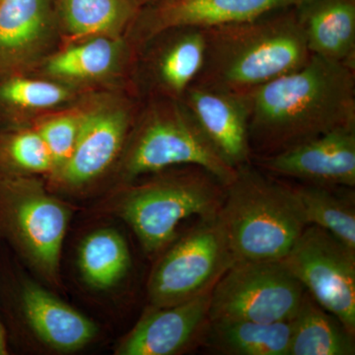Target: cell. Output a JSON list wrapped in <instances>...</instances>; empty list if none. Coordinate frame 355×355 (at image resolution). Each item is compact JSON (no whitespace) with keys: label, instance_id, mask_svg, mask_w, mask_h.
Wrapping results in <instances>:
<instances>
[{"label":"cell","instance_id":"cell-1","mask_svg":"<svg viewBox=\"0 0 355 355\" xmlns=\"http://www.w3.org/2000/svg\"><path fill=\"white\" fill-rule=\"evenodd\" d=\"M244 96L253 159L355 125V69L317 55Z\"/></svg>","mask_w":355,"mask_h":355},{"label":"cell","instance_id":"cell-2","mask_svg":"<svg viewBox=\"0 0 355 355\" xmlns=\"http://www.w3.org/2000/svg\"><path fill=\"white\" fill-rule=\"evenodd\" d=\"M205 53L195 83L245 95L312 57L296 7L205 28Z\"/></svg>","mask_w":355,"mask_h":355},{"label":"cell","instance_id":"cell-3","mask_svg":"<svg viewBox=\"0 0 355 355\" xmlns=\"http://www.w3.org/2000/svg\"><path fill=\"white\" fill-rule=\"evenodd\" d=\"M218 219L236 261H282L308 226L293 184L253 163L236 170Z\"/></svg>","mask_w":355,"mask_h":355},{"label":"cell","instance_id":"cell-4","mask_svg":"<svg viewBox=\"0 0 355 355\" xmlns=\"http://www.w3.org/2000/svg\"><path fill=\"white\" fill-rule=\"evenodd\" d=\"M155 174L128 188L116 205L148 254L164 250L184 219L218 216L226 196V184L200 166H176Z\"/></svg>","mask_w":355,"mask_h":355},{"label":"cell","instance_id":"cell-5","mask_svg":"<svg viewBox=\"0 0 355 355\" xmlns=\"http://www.w3.org/2000/svg\"><path fill=\"white\" fill-rule=\"evenodd\" d=\"M128 142L121 174L128 181L176 167L205 168L226 186L236 170L214 153L181 100L153 99Z\"/></svg>","mask_w":355,"mask_h":355},{"label":"cell","instance_id":"cell-6","mask_svg":"<svg viewBox=\"0 0 355 355\" xmlns=\"http://www.w3.org/2000/svg\"><path fill=\"white\" fill-rule=\"evenodd\" d=\"M69 219L64 203L32 178L0 175V238L53 282Z\"/></svg>","mask_w":355,"mask_h":355},{"label":"cell","instance_id":"cell-7","mask_svg":"<svg viewBox=\"0 0 355 355\" xmlns=\"http://www.w3.org/2000/svg\"><path fill=\"white\" fill-rule=\"evenodd\" d=\"M165 249L147 286L154 307L178 304L211 291L236 261L218 216L200 218Z\"/></svg>","mask_w":355,"mask_h":355},{"label":"cell","instance_id":"cell-8","mask_svg":"<svg viewBox=\"0 0 355 355\" xmlns=\"http://www.w3.org/2000/svg\"><path fill=\"white\" fill-rule=\"evenodd\" d=\"M305 289L282 261H236L210 295L209 321H291Z\"/></svg>","mask_w":355,"mask_h":355},{"label":"cell","instance_id":"cell-9","mask_svg":"<svg viewBox=\"0 0 355 355\" xmlns=\"http://www.w3.org/2000/svg\"><path fill=\"white\" fill-rule=\"evenodd\" d=\"M282 261L322 307L355 334V250L308 225Z\"/></svg>","mask_w":355,"mask_h":355},{"label":"cell","instance_id":"cell-10","mask_svg":"<svg viewBox=\"0 0 355 355\" xmlns=\"http://www.w3.org/2000/svg\"><path fill=\"white\" fill-rule=\"evenodd\" d=\"M252 163L275 177L330 188H354L355 125L324 133Z\"/></svg>","mask_w":355,"mask_h":355},{"label":"cell","instance_id":"cell-11","mask_svg":"<svg viewBox=\"0 0 355 355\" xmlns=\"http://www.w3.org/2000/svg\"><path fill=\"white\" fill-rule=\"evenodd\" d=\"M307 0H162L142 7L130 26L133 40L146 44L159 33L180 27L209 28L251 20L297 7Z\"/></svg>","mask_w":355,"mask_h":355},{"label":"cell","instance_id":"cell-12","mask_svg":"<svg viewBox=\"0 0 355 355\" xmlns=\"http://www.w3.org/2000/svg\"><path fill=\"white\" fill-rule=\"evenodd\" d=\"M181 101L223 162L235 170L252 163L244 95L193 83Z\"/></svg>","mask_w":355,"mask_h":355},{"label":"cell","instance_id":"cell-13","mask_svg":"<svg viewBox=\"0 0 355 355\" xmlns=\"http://www.w3.org/2000/svg\"><path fill=\"white\" fill-rule=\"evenodd\" d=\"M133 121L128 103L100 105L83 113L73 153L55 174L60 183L78 188L106 171L127 142Z\"/></svg>","mask_w":355,"mask_h":355},{"label":"cell","instance_id":"cell-14","mask_svg":"<svg viewBox=\"0 0 355 355\" xmlns=\"http://www.w3.org/2000/svg\"><path fill=\"white\" fill-rule=\"evenodd\" d=\"M211 291L175 305L153 306L123 338L116 354L175 355L186 352L200 342L209 322Z\"/></svg>","mask_w":355,"mask_h":355},{"label":"cell","instance_id":"cell-15","mask_svg":"<svg viewBox=\"0 0 355 355\" xmlns=\"http://www.w3.org/2000/svg\"><path fill=\"white\" fill-rule=\"evenodd\" d=\"M148 41L155 43L144 64L151 92L155 94L153 99L181 100L202 69L205 29L174 28Z\"/></svg>","mask_w":355,"mask_h":355},{"label":"cell","instance_id":"cell-16","mask_svg":"<svg viewBox=\"0 0 355 355\" xmlns=\"http://www.w3.org/2000/svg\"><path fill=\"white\" fill-rule=\"evenodd\" d=\"M15 288V302L26 324L51 349L76 352L94 340L96 324L51 292L27 279Z\"/></svg>","mask_w":355,"mask_h":355},{"label":"cell","instance_id":"cell-17","mask_svg":"<svg viewBox=\"0 0 355 355\" xmlns=\"http://www.w3.org/2000/svg\"><path fill=\"white\" fill-rule=\"evenodd\" d=\"M53 0H0V77L19 74L50 42Z\"/></svg>","mask_w":355,"mask_h":355},{"label":"cell","instance_id":"cell-18","mask_svg":"<svg viewBox=\"0 0 355 355\" xmlns=\"http://www.w3.org/2000/svg\"><path fill=\"white\" fill-rule=\"evenodd\" d=\"M296 10L312 55L355 69V0H307Z\"/></svg>","mask_w":355,"mask_h":355},{"label":"cell","instance_id":"cell-19","mask_svg":"<svg viewBox=\"0 0 355 355\" xmlns=\"http://www.w3.org/2000/svg\"><path fill=\"white\" fill-rule=\"evenodd\" d=\"M291 321H209L200 345L223 355H288Z\"/></svg>","mask_w":355,"mask_h":355},{"label":"cell","instance_id":"cell-20","mask_svg":"<svg viewBox=\"0 0 355 355\" xmlns=\"http://www.w3.org/2000/svg\"><path fill=\"white\" fill-rule=\"evenodd\" d=\"M55 20L71 38H121L139 7L135 0H53Z\"/></svg>","mask_w":355,"mask_h":355},{"label":"cell","instance_id":"cell-21","mask_svg":"<svg viewBox=\"0 0 355 355\" xmlns=\"http://www.w3.org/2000/svg\"><path fill=\"white\" fill-rule=\"evenodd\" d=\"M291 323L288 355L355 354V334L306 291Z\"/></svg>","mask_w":355,"mask_h":355},{"label":"cell","instance_id":"cell-22","mask_svg":"<svg viewBox=\"0 0 355 355\" xmlns=\"http://www.w3.org/2000/svg\"><path fill=\"white\" fill-rule=\"evenodd\" d=\"M78 265L89 286L108 289L118 284L132 265L130 249L114 229H100L89 234L79 248Z\"/></svg>","mask_w":355,"mask_h":355},{"label":"cell","instance_id":"cell-23","mask_svg":"<svg viewBox=\"0 0 355 355\" xmlns=\"http://www.w3.org/2000/svg\"><path fill=\"white\" fill-rule=\"evenodd\" d=\"M307 225L324 229L355 250V207L352 196L343 197L338 188L293 184Z\"/></svg>","mask_w":355,"mask_h":355},{"label":"cell","instance_id":"cell-24","mask_svg":"<svg viewBox=\"0 0 355 355\" xmlns=\"http://www.w3.org/2000/svg\"><path fill=\"white\" fill-rule=\"evenodd\" d=\"M123 53L121 38L94 37L51 57L46 70L51 76L67 80L100 78L116 69Z\"/></svg>","mask_w":355,"mask_h":355},{"label":"cell","instance_id":"cell-25","mask_svg":"<svg viewBox=\"0 0 355 355\" xmlns=\"http://www.w3.org/2000/svg\"><path fill=\"white\" fill-rule=\"evenodd\" d=\"M64 86L19 74L0 77V116L10 119L27 110L48 109L69 99Z\"/></svg>","mask_w":355,"mask_h":355},{"label":"cell","instance_id":"cell-26","mask_svg":"<svg viewBox=\"0 0 355 355\" xmlns=\"http://www.w3.org/2000/svg\"><path fill=\"white\" fill-rule=\"evenodd\" d=\"M81 120L83 114H62L44 121L37 130L50 153L53 174L64 167L73 153Z\"/></svg>","mask_w":355,"mask_h":355},{"label":"cell","instance_id":"cell-27","mask_svg":"<svg viewBox=\"0 0 355 355\" xmlns=\"http://www.w3.org/2000/svg\"><path fill=\"white\" fill-rule=\"evenodd\" d=\"M8 354V343H7L6 333L0 318V355Z\"/></svg>","mask_w":355,"mask_h":355},{"label":"cell","instance_id":"cell-28","mask_svg":"<svg viewBox=\"0 0 355 355\" xmlns=\"http://www.w3.org/2000/svg\"><path fill=\"white\" fill-rule=\"evenodd\" d=\"M162 1V0H135V3L137 4V6L139 8H142V7H146L148 6H153V4L157 3V2Z\"/></svg>","mask_w":355,"mask_h":355}]
</instances>
